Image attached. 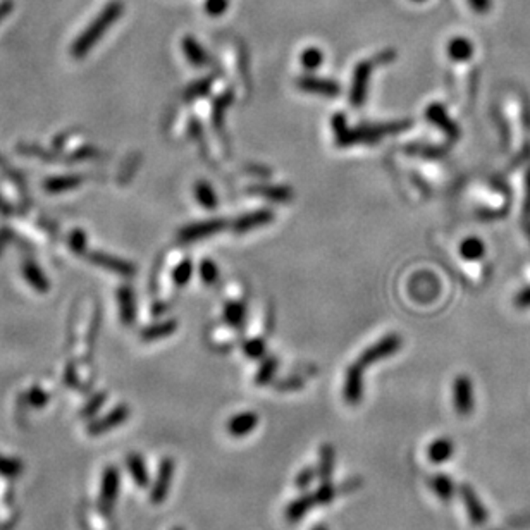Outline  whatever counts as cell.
<instances>
[{"instance_id": "6da1fadb", "label": "cell", "mask_w": 530, "mask_h": 530, "mask_svg": "<svg viewBox=\"0 0 530 530\" xmlns=\"http://www.w3.org/2000/svg\"><path fill=\"white\" fill-rule=\"evenodd\" d=\"M333 124V131L336 135L337 145L341 146H351V145H365V143H377L381 141L382 136L386 135H396V132L406 131L411 128V121H395V123L377 124V126H360V128H350L344 114H336L331 121Z\"/></svg>"}, {"instance_id": "7a4b0ae2", "label": "cell", "mask_w": 530, "mask_h": 530, "mask_svg": "<svg viewBox=\"0 0 530 530\" xmlns=\"http://www.w3.org/2000/svg\"><path fill=\"white\" fill-rule=\"evenodd\" d=\"M123 9L124 7L119 0H112L110 3H107L102 12L92 21V24H90V26L79 35L78 40L75 41V45H72L71 48L72 55H75L76 59H81L83 55L88 54V52L95 47L97 41L107 33V30L119 19L121 14H123Z\"/></svg>"}, {"instance_id": "3957f363", "label": "cell", "mask_w": 530, "mask_h": 530, "mask_svg": "<svg viewBox=\"0 0 530 530\" xmlns=\"http://www.w3.org/2000/svg\"><path fill=\"white\" fill-rule=\"evenodd\" d=\"M396 59L395 50H384L381 54L374 55V59H369V61L358 62L357 68H355L353 75V85H351L350 92V100L353 107H362L365 104L369 92V81H371V75L374 71L375 66L381 64H389Z\"/></svg>"}, {"instance_id": "277c9868", "label": "cell", "mask_w": 530, "mask_h": 530, "mask_svg": "<svg viewBox=\"0 0 530 530\" xmlns=\"http://www.w3.org/2000/svg\"><path fill=\"white\" fill-rule=\"evenodd\" d=\"M121 491V472L117 467L109 465L102 473V484H100L99 510L104 517H110L114 507L117 503Z\"/></svg>"}, {"instance_id": "5b68a950", "label": "cell", "mask_w": 530, "mask_h": 530, "mask_svg": "<svg viewBox=\"0 0 530 530\" xmlns=\"http://www.w3.org/2000/svg\"><path fill=\"white\" fill-rule=\"evenodd\" d=\"M401 348V337L398 334H388L382 340H379L377 343H374L372 346H369L364 353L358 358V364L364 369H367L369 365H374L377 362L384 360V358L395 355Z\"/></svg>"}, {"instance_id": "8992f818", "label": "cell", "mask_w": 530, "mask_h": 530, "mask_svg": "<svg viewBox=\"0 0 530 530\" xmlns=\"http://www.w3.org/2000/svg\"><path fill=\"white\" fill-rule=\"evenodd\" d=\"M174 470H176L174 460L166 456V458L160 462L155 482L152 484V489H150V501H152L153 504H162L164 501L167 500L174 480Z\"/></svg>"}, {"instance_id": "52a82bcc", "label": "cell", "mask_w": 530, "mask_h": 530, "mask_svg": "<svg viewBox=\"0 0 530 530\" xmlns=\"http://www.w3.org/2000/svg\"><path fill=\"white\" fill-rule=\"evenodd\" d=\"M453 406L462 417H469L475 406L473 384L467 375H458L453 381Z\"/></svg>"}, {"instance_id": "ba28073f", "label": "cell", "mask_w": 530, "mask_h": 530, "mask_svg": "<svg viewBox=\"0 0 530 530\" xmlns=\"http://www.w3.org/2000/svg\"><path fill=\"white\" fill-rule=\"evenodd\" d=\"M364 371L358 362H355L353 365H350L344 375V384H343V398L348 404L351 406H357L364 400Z\"/></svg>"}, {"instance_id": "9c48e42d", "label": "cell", "mask_w": 530, "mask_h": 530, "mask_svg": "<svg viewBox=\"0 0 530 530\" xmlns=\"http://www.w3.org/2000/svg\"><path fill=\"white\" fill-rule=\"evenodd\" d=\"M128 418H130V406H126V404H119V406L110 410L107 415L93 420L92 424L88 425V429H86V432H88L90 435H104L107 434V432L112 431V429L119 427V425L124 424Z\"/></svg>"}, {"instance_id": "30bf717a", "label": "cell", "mask_w": 530, "mask_h": 530, "mask_svg": "<svg viewBox=\"0 0 530 530\" xmlns=\"http://www.w3.org/2000/svg\"><path fill=\"white\" fill-rule=\"evenodd\" d=\"M226 228L224 219H210V221L195 222V224L184 226L179 231V239L183 243L198 242V239L208 238V236L215 235V233L222 231Z\"/></svg>"}, {"instance_id": "8fae6325", "label": "cell", "mask_w": 530, "mask_h": 530, "mask_svg": "<svg viewBox=\"0 0 530 530\" xmlns=\"http://www.w3.org/2000/svg\"><path fill=\"white\" fill-rule=\"evenodd\" d=\"M425 117H427V121H431L434 126H438L439 130L444 132L449 139L460 138V128L456 126L455 121L448 116L444 106H441V104H431V106L425 109Z\"/></svg>"}, {"instance_id": "7c38bea8", "label": "cell", "mask_w": 530, "mask_h": 530, "mask_svg": "<svg viewBox=\"0 0 530 530\" xmlns=\"http://www.w3.org/2000/svg\"><path fill=\"white\" fill-rule=\"evenodd\" d=\"M259 422L260 418L255 411H239L228 420V432L233 438H245L255 431Z\"/></svg>"}, {"instance_id": "4fadbf2b", "label": "cell", "mask_w": 530, "mask_h": 530, "mask_svg": "<svg viewBox=\"0 0 530 530\" xmlns=\"http://www.w3.org/2000/svg\"><path fill=\"white\" fill-rule=\"evenodd\" d=\"M298 88L303 92L315 93V95L324 97H337L341 93L340 85L336 81L324 78H315V76H302L298 79Z\"/></svg>"}, {"instance_id": "5bb4252c", "label": "cell", "mask_w": 530, "mask_h": 530, "mask_svg": "<svg viewBox=\"0 0 530 530\" xmlns=\"http://www.w3.org/2000/svg\"><path fill=\"white\" fill-rule=\"evenodd\" d=\"M336 467V449L333 444L326 442L319 449V465H317V475L320 482H331Z\"/></svg>"}, {"instance_id": "9a60e30c", "label": "cell", "mask_w": 530, "mask_h": 530, "mask_svg": "<svg viewBox=\"0 0 530 530\" xmlns=\"http://www.w3.org/2000/svg\"><path fill=\"white\" fill-rule=\"evenodd\" d=\"M460 493H462L463 504H465L470 520L477 525H482L484 522L487 520V513L486 510H484L482 503L479 501V498H477V494L473 493L469 486H463L462 489H460Z\"/></svg>"}, {"instance_id": "2e32d148", "label": "cell", "mask_w": 530, "mask_h": 530, "mask_svg": "<svg viewBox=\"0 0 530 530\" xmlns=\"http://www.w3.org/2000/svg\"><path fill=\"white\" fill-rule=\"evenodd\" d=\"M272 219H274V214H272L271 210L252 212V214L243 215V217H239L238 221L235 222V231L236 233L253 231V229L271 224Z\"/></svg>"}, {"instance_id": "e0dca14e", "label": "cell", "mask_w": 530, "mask_h": 530, "mask_svg": "<svg viewBox=\"0 0 530 530\" xmlns=\"http://www.w3.org/2000/svg\"><path fill=\"white\" fill-rule=\"evenodd\" d=\"M315 507L317 504H315V500H313V494L312 493L303 494V496L296 498L295 501H291V503L288 504V508H286V520L291 522V524L300 522Z\"/></svg>"}, {"instance_id": "ac0fdd59", "label": "cell", "mask_w": 530, "mask_h": 530, "mask_svg": "<svg viewBox=\"0 0 530 530\" xmlns=\"http://www.w3.org/2000/svg\"><path fill=\"white\" fill-rule=\"evenodd\" d=\"M455 451V444L449 438H438L427 446V460L429 462L435 463H446L453 456Z\"/></svg>"}, {"instance_id": "d6986e66", "label": "cell", "mask_w": 530, "mask_h": 530, "mask_svg": "<svg viewBox=\"0 0 530 530\" xmlns=\"http://www.w3.org/2000/svg\"><path fill=\"white\" fill-rule=\"evenodd\" d=\"M126 467L130 470L132 480L138 487L141 489H146L150 486V475H148V469H146L145 460L141 458V455L138 453H130L126 456Z\"/></svg>"}, {"instance_id": "ffe728a7", "label": "cell", "mask_w": 530, "mask_h": 530, "mask_svg": "<svg viewBox=\"0 0 530 530\" xmlns=\"http://www.w3.org/2000/svg\"><path fill=\"white\" fill-rule=\"evenodd\" d=\"M90 260H92L93 264L100 265V267H106L109 268V271H114L117 272V274H123V275H132L136 271L132 264L124 262V260L116 259V257L106 255V253H92V255H90Z\"/></svg>"}, {"instance_id": "44dd1931", "label": "cell", "mask_w": 530, "mask_h": 530, "mask_svg": "<svg viewBox=\"0 0 530 530\" xmlns=\"http://www.w3.org/2000/svg\"><path fill=\"white\" fill-rule=\"evenodd\" d=\"M181 45H183L184 55H186V59L191 62V64L198 66V68L208 64L207 52H205V48L202 47L193 37H184L183 41H181Z\"/></svg>"}, {"instance_id": "7402d4cb", "label": "cell", "mask_w": 530, "mask_h": 530, "mask_svg": "<svg viewBox=\"0 0 530 530\" xmlns=\"http://www.w3.org/2000/svg\"><path fill=\"white\" fill-rule=\"evenodd\" d=\"M176 327H177L176 320L173 319L164 320V322L153 324V326L146 327V329L141 333V337L143 341H159L162 340V337L170 336V334L176 331Z\"/></svg>"}, {"instance_id": "603a6c76", "label": "cell", "mask_w": 530, "mask_h": 530, "mask_svg": "<svg viewBox=\"0 0 530 530\" xmlns=\"http://www.w3.org/2000/svg\"><path fill=\"white\" fill-rule=\"evenodd\" d=\"M448 54L453 61H469L473 55V45L470 43V40H467V38L456 37L449 41Z\"/></svg>"}, {"instance_id": "cb8c5ba5", "label": "cell", "mask_w": 530, "mask_h": 530, "mask_svg": "<svg viewBox=\"0 0 530 530\" xmlns=\"http://www.w3.org/2000/svg\"><path fill=\"white\" fill-rule=\"evenodd\" d=\"M195 197L200 202L202 207L208 208V210L217 207V195H215L214 188H212L207 181H198V183L195 184Z\"/></svg>"}, {"instance_id": "d4e9b609", "label": "cell", "mask_w": 530, "mask_h": 530, "mask_svg": "<svg viewBox=\"0 0 530 530\" xmlns=\"http://www.w3.org/2000/svg\"><path fill=\"white\" fill-rule=\"evenodd\" d=\"M119 303H121V319L126 326L135 324V298L130 288L119 289Z\"/></svg>"}, {"instance_id": "484cf974", "label": "cell", "mask_w": 530, "mask_h": 530, "mask_svg": "<svg viewBox=\"0 0 530 530\" xmlns=\"http://www.w3.org/2000/svg\"><path fill=\"white\" fill-rule=\"evenodd\" d=\"M431 487L435 493V496L441 501H449L455 493V486H453V480L448 475H435L432 477Z\"/></svg>"}, {"instance_id": "4316f807", "label": "cell", "mask_w": 530, "mask_h": 530, "mask_svg": "<svg viewBox=\"0 0 530 530\" xmlns=\"http://www.w3.org/2000/svg\"><path fill=\"white\" fill-rule=\"evenodd\" d=\"M277 367H279V360H277V358H275V357H265L264 360H262V364H260L259 372H257V375H255V384H259V386L268 384V382H271L272 379H274Z\"/></svg>"}, {"instance_id": "83f0119b", "label": "cell", "mask_w": 530, "mask_h": 530, "mask_svg": "<svg viewBox=\"0 0 530 530\" xmlns=\"http://www.w3.org/2000/svg\"><path fill=\"white\" fill-rule=\"evenodd\" d=\"M484 252H486V246L484 243L480 242L479 238H469L462 243L460 246V253L465 260H479L484 257Z\"/></svg>"}, {"instance_id": "f1b7e54d", "label": "cell", "mask_w": 530, "mask_h": 530, "mask_svg": "<svg viewBox=\"0 0 530 530\" xmlns=\"http://www.w3.org/2000/svg\"><path fill=\"white\" fill-rule=\"evenodd\" d=\"M337 493H340V487L334 486L333 482H322V486L317 491H313V500H315L317 507H326V504L333 503L336 500Z\"/></svg>"}, {"instance_id": "f546056e", "label": "cell", "mask_w": 530, "mask_h": 530, "mask_svg": "<svg viewBox=\"0 0 530 530\" xmlns=\"http://www.w3.org/2000/svg\"><path fill=\"white\" fill-rule=\"evenodd\" d=\"M245 305L238 302L228 303L224 308V319L229 326L233 327H242L243 322H245Z\"/></svg>"}, {"instance_id": "4dcf8cb0", "label": "cell", "mask_w": 530, "mask_h": 530, "mask_svg": "<svg viewBox=\"0 0 530 530\" xmlns=\"http://www.w3.org/2000/svg\"><path fill=\"white\" fill-rule=\"evenodd\" d=\"M300 61H302L303 68L308 69V71H313V69H317L324 62V54L319 50V48L310 47V48H305V50L302 52V55H300Z\"/></svg>"}, {"instance_id": "1f68e13d", "label": "cell", "mask_w": 530, "mask_h": 530, "mask_svg": "<svg viewBox=\"0 0 530 530\" xmlns=\"http://www.w3.org/2000/svg\"><path fill=\"white\" fill-rule=\"evenodd\" d=\"M255 193H259L260 197L271 198V200L275 202H286L291 198V191L288 188H281V186H260V188H253Z\"/></svg>"}, {"instance_id": "d6a6232c", "label": "cell", "mask_w": 530, "mask_h": 530, "mask_svg": "<svg viewBox=\"0 0 530 530\" xmlns=\"http://www.w3.org/2000/svg\"><path fill=\"white\" fill-rule=\"evenodd\" d=\"M23 470V463L16 458L9 456H0V475L3 477H16Z\"/></svg>"}, {"instance_id": "836d02e7", "label": "cell", "mask_w": 530, "mask_h": 530, "mask_svg": "<svg viewBox=\"0 0 530 530\" xmlns=\"http://www.w3.org/2000/svg\"><path fill=\"white\" fill-rule=\"evenodd\" d=\"M315 475H317V470L313 469V467H305V469H302L295 479L296 487H298L300 491H306L310 486H312L313 480H315Z\"/></svg>"}, {"instance_id": "e575fe53", "label": "cell", "mask_w": 530, "mask_h": 530, "mask_svg": "<svg viewBox=\"0 0 530 530\" xmlns=\"http://www.w3.org/2000/svg\"><path fill=\"white\" fill-rule=\"evenodd\" d=\"M200 274L205 284H215L219 279V268L212 260H204L200 265Z\"/></svg>"}, {"instance_id": "d590c367", "label": "cell", "mask_w": 530, "mask_h": 530, "mask_svg": "<svg viewBox=\"0 0 530 530\" xmlns=\"http://www.w3.org/2000/svg\"><path fill=\"white\" fill-rule=\"evenodd\" d=\"M191 274H193V267H191L190 260H184L177 265V268L174 271V281L177 286H186L190 282Z\"/></svg>"}, {"instance_id": "8d00e7d4", "label": "cell", "mask_w": 530, "mask_h": 530, "mask_svg": "<svg viewBox=\"0 0 530 530\" xmlns=\"http://www.w3.org/2000/svg\"><path fill=\"white\" fill-rule=\"evenodd\" d=\"M243 351L248 358H264L265 355V343L262 340H250L243 344Z\"/></svg>"}, {"instance_id": "74e56055", "label": "cell", "mask_w": 530, "mask_h": 530, "mask_svg": "<svg viewBox=\"0 0 530 530\" xmlns=\"http://www.w3.org/2000/svg\"><path fill=\"white\" fill-rule=\"evenodd\" d=\"M106 398H107L106 393H100V395H97L92 401H88V403H86V406L81 410V417L86 418V417H93V415L99 413L100 408H102L104 403H106Z\"/></svg>"}, {"instance_id": "f35d334b", "label": "cell", "mask_w": 530, "mask_h": 530, "mask_svg": "<svg viewBox=\"0 0 530 530\" xmlns=\"http://www.w3.org/2000/svg\"><path fill=\"white\" fill-rule=\"evenodd\" d=\"M229 9V0H205V12L212 17H219Z\"/></svg>"}, {"instance_id": "ab89813d", "label": "cell", "mask_w": 530, "mask_h": 530, "mask_svg": "<svg viewBox=\"0 0 530 530\" xmlns=\"http://www.w3.org/2000/svg\"><path fill=\"white\" fill-rule=\"evenodd\" d=\"M408 152H410L411 155H422V157H429V159L442 157V150L441 148H435V146L413 145V146H408Z\"/></svg>"}, {"instance_id": "60d3db41", "label": "cell", "mask_w": 530, "mask_h": 530, "mask_svg": "<svg viewBox=\"0 0 530 530\" xmlns=\"http://www.w3.org/2000/svg\"><path fill=\"white\" fill-rule=\"evenodd\" d=\"M208 86H210V79H204V81L195 83L193 86H190V88L186 90V99L193 100L197 99V97L205 95V93L208 92Z\"/></svg>"}, {"instance_id": "b9f144b4", "label": "cell", "mask_w": 530, "mask_h": 530, "mask_svg": "<svg viewBox=\"0 0 530 530\" xmlns=\"http://www.w3.org/2000/svg\"><path fill=\"white\" fill-rule=\"evenodd\" d=\"M28 398H30V403L33 404V406H43V404H47L48 401V395H45V393L40 391V389H33Z\"/></svg>"}, {"instance_id": "7bdbcfd3", "label": "cell", "mask_w": 530, "mask_h": 530, "mask_svg": "<svg viewBox=\"0 0 530 530\" xmlns=\"http://www.w3.org/2000/svg\"><path fill=\"white\" fill-rule=\"evenodd\" d=\"M515 305L518 308H530V288L522 289L517 296H515Z\"/></svg>"}, {"instance_id": "ee69618b", "label": "cell", "mask_w": 530, "mask_h": 530, "mask_svg": "<svg viewBox=\"0 0 530 530\" xmlns=\"http://www.w3.org/2000/svg\"><path fill=\"white\" fill-rule=\"evenodd\" d=\"M470 6L477 10V12H486L491 7V0H469Z\"/></svg>"}, {"instance_id": "f6af8a7d", "label": "cell", "mask_w": 530, "mask_h": 530, "mask_svg": "<svg viewBox=\"0 0 530 530\" xmlns=\"http://www.w3.org/2000/svg\"><path fill=\"white\" fill-rule=\"evenodd\" d=\"M524 212L530 217V169L527 170V191H525V204Z\"/></svg>"}, {"instance_id": "bcb514c9", "label": "cell", "mask_w": 530, "mask_h": 530, "mask_svg": "<svg viewBox=\"0 0 530 530\" xmlns=\"http://www.w3.org/2000/svg\"><path fill=\"white\" fill-rule=\"evenodd\" d=\"M10 9V3L9 2H6V3H2V6H0V17H2L3 16V14H6L7 12V10H9Z\"/></svg>"}, {"instance_id": "7dc6e473", "label": "cell", "mask_w": 530, "mask_h": 530, "mask_svg": "<svg viewBox=\"0 0 530 530\" xmlns=\"http://www.w3.org/2000/svg\"><path fill=\"white\" fill-rule=\"evenodd\" d=\"M312 530H329V529H327L324 524H320V525H315V527H313Z\"/></svg>"}, {"instance_id": "c3c4849f", "label": "cell", "mask_w": 530, "mask_h": 530, "mask_svg": "<svg viewBox=\"0 0 530 530\" xmlns=\"http://www.w3.org/2000/svg\"><path fill=\"white\" fill-rule=\"evenodd\" d=\"M525 229H527V235H529V238H530V219L527 221V224H525Z\"/></svg>"}, {"instance_id": "681fc988", "label": "cell", "mask_w": 530, "mask_h": 530, "mask_svg": "<svg viewBox=\"0 0 530 530\" xmlns=\"http://www.w3.org/2000/svg\"><path fill=\"white\" fill-rule=\"evenodd\" d=\"M173 530H184V529L183 527H174Z\"/></svg>"}, {"instance_id": "f907efd6", "label": "cell", "mask_w": 530, "mask_h": 530, "mask_svg": "<svg viewBox=\"0 0 530 530\" xmlns=\"http://www.w3.org/2000/svg\"><path fill=\"white\" fill-rule=\"evenodd\" d=\"M415 2H424V0H415Z\"/></svg>"}]
</instances>
